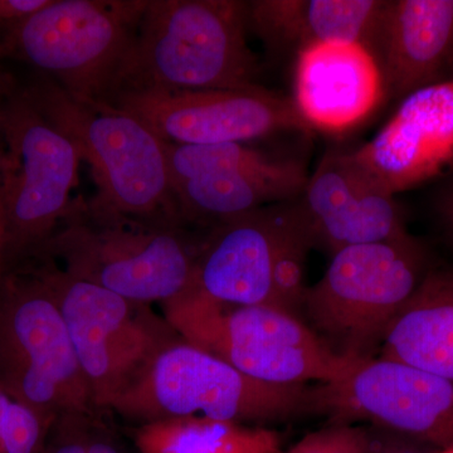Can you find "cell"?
<instances>
[{
	"instance_id": "20",
	"label": "cell",
	"mask_w": 453,
	"mask_h": 453,
	"mask_svg": "<svg viewBox=\"0 0 453 453\" xmlns=\"http://www.w3.org/2000/svg\"><path fill=\"white\" fill-rule=\"evenodd\" d=\"M392 360L453 381V271H427L390 325L380 350Z\"/></svg>"
},
{
	"instance_id": "3",
	"label": "cell",
	"mask_w": 453,
	"mask_h": 453,
	"mask_svg": "<svg viewBox=\"0 0 453 453\" xmlns=\"http://www.w3.org/2000/svg\"><path fill=\"white\" fill-rule=\"evenodd\" d=\"M23 88L91 165L97 186L92 204L134 219L186 225L173 196L166 142L144 121L111 104L73 96L41 74Z\"/></svg>"
},
{
	"instance_id": "10",
	"label": "cell",
	"mask_w": 453,
	"mask_h": 453,
	"mask_svg": "<svg viewBox=\"0 0 453 453\" xmlns=\"http://www.w3.org/2000/svg\"><path fill=\"white\" fill-rule=\"evenodd\" d=\"M4 268L33 258L67 216L79 181V149L13 86L2 104Z\"/></svg>"
},
{
	"instance_id": "32",
	"label": "cell",
	"mask_w": 453,
	"mask_h": 453,
	"mask_svg": "<svg viewBox=\"0 0 453 453\" xmlns=\"http://www.w3.org/2000/svg\"><path fill=\"white\" fill-rule=\"evenodd\" d=\"M3 154H4V145L0 144V189H2V166H3Z\"/></svg>"
},
{
	"instance_id": "33",
	"label": "cell",
	"mask_w": 453,
	"mask_h": 453,
	"mask_svg": "<svg viewBox=\"0 0 453 453\" xmlns=\"http://www.w3.org/2000/svg\"><path fill=\"white\" fill-rule=\"evenodd\" d=\"M436 453H453V447L452 449H438Z\"/></svg>"
},
{
	"instance_id": "29",
	"label": "cell",
	"mask_w": 453,
	"mask_h": 453,
	"mask_svg": "<svg viewBox=\"0 0 453 453\" xmlns=\"http://www.w3.org/2000/svg\"><path fill=\"white\" fill-rule=\"evenodd\" d=\"M441 211H442V217L443 220H445V225L453 237V186L451 189H449V192L447 193L445 198H443Z\"/></svg>"
},
{
	"instance_id": "21",
	"label": "cell",
	"mask_w": 453,
	"mask_h": 453,
	"mask_svg": "<svg viewBox=\"0 0 453 453\" xmlns=\"http://www.w3.org/2000/svg\"><path fill=\"white\" fill-rule=\"evenodd\" d=\"M139 453H281V436L256 426L184 417L139 426Z\"/></svg>"
},
{
	"instance_id": "1",
	"label": "cell",
	"mask_w": 453,
	"mask_h": 453,
	"mask_svg": "<svg viewBox=\"0 0 453 453\" xmlns=\"http://www.w3.org/2000/svg\"><path fill=\"white\" fill-rule=\"evenodd\" d=\"M249 2L148 0L107 104L121 94H175L257 86L247 43Z\"/></svg>"
},
{
	"instance_id": "26",
	"label": "cell",
	"mask_w": 453,
	"mask_h": 453,
	"mask_svg": "<svg viewBox=\"0 0 453 453\" xmlns=\"http://www.w3.org/2000/svg\"><path fill=\"white\" fill-rule=\"evenodd\" d=\"M98 417H82L80 432L86 453H127L109 432L98 426Z\"/></svg>"
},
{
	"instance_id": "14",
	"label": "cell",
	"mask_w": 453,
	"mask_h": 453,
	"mask_svg": "<svg viewBox=\"0 0 453 453\" xmlns=\"http://www.w3.org/2000/svg\"><path fill=\"white\" fill-rule=\"evenodd\" d=\"M350 155L390 196L443 174L453 165V77L405 96L383 129Z\"/></svg>"
},
{
	"instance_id": "17",
	"label": "cell",
	"mask_w": 453,
	"mask_h": 453,
	"mask_svg": "<svg viewBox=\"0 0 453 453\" xmlns=\"http://www.w3.org/2000/svg\"><path fill=\"white\" fill-rule=\"evenodd\" d=\"M378 62L387 96L441 82L453 65V0L389 2Z\"/></svg>"
},
{
	"instance_id": "34",
	"label": "cell",
	"mask_w": 453,
	"mask_h": 453,
	"mask_svg": "<svg viewBox=\"0 0 453 453\" xmlns=\"http://www.w3.org/2000/svg\"><path fill=\"white\" fill-rule=\"evenodd\" d=\"M0 111H2V106H0ZM3 142V135H2V122H0V144Z\"/></svg>"
},
{
	"instance_id": "5",
	"label": "cell",
	"mask_w": 453,
	"mask_h": 453,
	"mask_svg": "<svg viewBox=\"0 0 453 453\" xmlns=\"http://www.w3.org/2000/svg\"><path fill=\"white\" fill-rule=\"evenodd\" d=\"M162 305L181 339L266 383H338L359 363L339 357L299 316L273 306L226 305L193 286Z\"/></svg>"
},
{
	"instance_id": "31",
	"label": "cell",
	"mask_w": 453,
	"mask_h": 453,
	"mask_svg": "<svg viewBox=\"0 0 453 453\" xmlns=\"http://www.w3.org/2000/svg\"><path fill=\"white\" fill-rule=\"evenodd\" d=\"M13 86V82L0 73V106H2L3 101H4L5 96Z\"/></svg>"
},
{
	"instance_id": "28",
	"label": "cell",
	"mask_w": 453,
	"mask_h": 453,
	"mask_svg": "<svg viewBox=\"0 0 453 453\" xmlns=\"http://www.w3.org/2000/svg\"><path fill=\"white\" fill-rule=\"evenodd\" d=\"M12 395L0 386V453H7L5 446L4 413Z\"/></svg>"
},
{
	"instance_id": "16",
	"label": "cell",
	"mask_w": 453,
	"mask_h": 453,
	"mask_svg": "<svg viewBox=\"0 0 453 453\" xmlns=\"http://www.w3.org/2000/svg\"><path fill=\"white\" fill-rule=\"evenodd\" d=\"M295 107L310 129L339 134L365 121L387 96L377 57L357 42L326 41L297 52Z\"/></svg>"
},
{
	"instance_id": "8",
	"label": "cell",
	"mask_w": 453,
	"mask_h": 453,
	"mask_svg": "<svg viewBox=\"0 0 453 453\" xmlns=\"http://www.w3.org/2000/svg\"><path fill=\"white\" fill-rule=\"evenodd\" d=\"M299 204L277 203L211 226L199 242L193 288L226 305L303 309L312 249Z\"/></svg>"
},
{
	"instance_id": "4",
	"label": "cell",
	"mask_w": 453,
	"mask_h": 453,
	"mask_svg": "<svg viewBox=\"0 0 453 453\" xmlns=\"http://www.w3.org/2000/svg\"><path fill=\"white\" fill-rule=\"evenodd\" d=\"M320 386L255 380L180 338L157 354L110 410L139 426L203 417L265 427L323 414Z\"/></svg>"
},
{
	"instance_id": "30",
	"label": "cell",
	"mask_w": 453,
	"mask_h": 453,
	"mask_svg": "<svg viewBox=\"0 0 453 453\" xmlns=\"http://www.w3.org/2000/svg\"><path fill=\"white\" fill-rule=\"evenodd\" d=\"M4 276V213L0 198V300H2V283Z\"/></svg>"
},
{
	"instance_id": "11",
	"label": "cell",
	"mask_w": 453,
	"mask_h": 453,
	"mask_svg": "<svg viewBox=\"0 0 453 453\" xmlns=\"http://www.w3.org/2000/svg\"><path fill=\"white\" fill-rule=\"evenodd\" d=\"M35 259L64 316L94 403L98 412L110 410L180 336L149 303L68 275L52 259Z\"/></svg>"
},
{
	"instance_id": "13",
	"label": "cell",
	"mask_w": 453,
	"mask_h": 453,
	"mask_svg": "<svg viewBox=\"0 0 453 453\" xmlns=\"http://www.w3.org/2000/svg\"><path fill=\"white\" fill-rule=\"evenodd\" d=\"M109 104L144 121L169 144H246L310 130L290 98L252 86L175 94H121Z\"/></svg>"
},
{
	"instance_id": "12",
	"label": "cell",
	"mask_w": 453,
	"mask_h": 453,
	"mask_svg": "<svg viewBox=\"0 0 453 453\" xmlns=\"http://www.w3.org/2000/svg\"><path fill=\"white\" fill-rule=\"evenodd\" d=\"M321 399L334 423L365 419L426 446L453 447V381L436 374L372 357L321 384Z\"/></svg>"
},
{
	"instance_id": "23",
	"label": "cell",
	"mask_w": 453,
	"mask_h": 453,
	"mask_svg": "<svg viewBox=\"0 0 453 453\" xmlns=\"http://www.w3.org/2000/svg\"><path fill=\"white\" fill-rule=\"evenodd\" d=\"M369 445L371 432L348 423H334L309 434L286 453H368Z\"/></svg>"
},
{
	"instance_id": "6",
	"label": "cell",
	"mask_w": 453,
	"mask_h": 453,
	"mask_svg": "<svg viewBox=\"0 0 453 453\" xmlns=\"http://www.w3.org/2000/svg\"><path fill=\"white\" fill-rule=\"evenodd\" d=\"M426 273L425 250L412 235L347 247L306 288L303 310L334 353L354 362L372 359Z\"/></svg>"
},
{
	"instance_id": "7",
	"label": "cell",
	"mask_w": 453,
	"mask_h": 453,
	"mask_svg": "<svg viewBox=\"0 0 453 453\" xmlns=\"http://www.w3.org/2000/svg\"><path fill=\"white\" fill-rule=\"evenodd\" d=\"M0 386L52 422L100 414L40 264L3 276Z\"/></svg>"
},
{
	"instance_id": "19",
	"label": "cell",
	"mask_w": 453,
	"mask_h": 453,
	"mask_svg": "<svg viewBox=\"0 0 453 453\" xmlns=\"http://www.w3.org/2000/svg\"><path fill=\"white\" fill-rule=\"evenodd\" d=\"M308 175L294 160L267 169L240 170L172 184L187 226H214L277 203L303 196Z\"/></svg>"
},
{
	"instance_id": "25",
	"label": "cell",
	"mask_w": 453,
	"mask_h": 453,
	"mask_svg": "<svg viewBox=\"0 0 453 453\" xmlns=\"http://www.w3.org/2000/svg\"><path fill=\"white\" fill-rule=\"evenodd\" d=\"M52 0H0V35L19 26Z\"/></svg>"
},
{
	"instance_id": "15",
	"label": "cell",
	"mask_w": 453,
	"mask_h": 453,
	"mask_svg": "<svg viewBox=\"0 0 453 453\" xmlns=\"http://www.w3.org/2000/svg\"><path fill=\"white\" fill-rule=\"evenodd\" d=\"M299 203L312 246L335 253L357 244L411 237L395 196L381 190L350 153L326 155Z\"/></svg>"
},
{
	"instance_id": "27",
	"label": "cell",
	"mask_w": 453,
	"mask_h": 453,
	"mask_svg": "<svg viewBox=\"0 0 453 453\" xmlns=\"http://www.w3.org/2000/svg\"><path fill=\"white\" fill-rule=\"evenodd\" d=\"M368 453H428L426 445L412 438L402 436L395 432L384 431L378 434L371 432V445Z\"/></svg>"
},
{
	"instance_id": "2",
	"label": "cell",
	"mask_w": 453,
	"mask_h": 453,
	"mask_svg": "<svg viewBox=\"0 0 453 453\" xmlns=\"http://www.w3.org/2000/svg\"><path fill=\"white\" fill-rule=\"evenodd\" d=\"M186 225L134 219L73 199L55 234L33 258L136 303H166L192 286L199 242Z\"/></svg>"
},
{
	"instance_id": "22",
	"label": "cell",
	"mask_w": 453,
	"mask_h": 453,
	"mask_svg": "<svg viewBox=\"0 0 453 453\" xmlns=\"http://www.w3.org/2000/svg\"><path fill=\"white\" fill-rule=\"evenodd\" d=\"M166 157L172 184L240 170L267 169L283 160L246 144L178 145L166 142Z\"/></svg>"
},
{
	"instance_id": "9",
	"label": "cell",
	"mask_w": 453,
	"mask_h": 453,
	"mask_svg": "<svg viewBox=\"0 0 453 453\" xmlns=\"http://www.w3.org/2000/svg\"><path fill=\"white\" fill-rule=\"evenodd\" d=\"M148 0H52L0 35V58L31 65L68 94L107 103Z\"/></svg>"
},
{
	"instance_id": "18",
	"label": "cell",
	"mask_w": 453,
	"mask_h": 453,
	"mask_svg": "<svg viewBox=\"0 0 453 453\" xmlns=\"http://www.w3.org/2000/svg\"><path fill=\"white\" fill-rule=\"evenodd\" d=\"M389 2L386 0H253L249 31L267 46L294 47L326 41L357 42L377 57Z\"/></svg>"
},
{
	"instance_id": "24",
	"label": "cell",
	"mask_w": 453,
	"mask_h": 453,
	"mask_svg": "<svg viewBox=\"0 0 453 453\" xmlns=\"http://www.w3.org/2000/svg\"><path fill=\"white\" fill-rule=\"evenodd\" d=\"M81 418V416H73L57 419L52 427L55 434L49 453H86L80 432Z\"/></svg>"
}]
</instances>
